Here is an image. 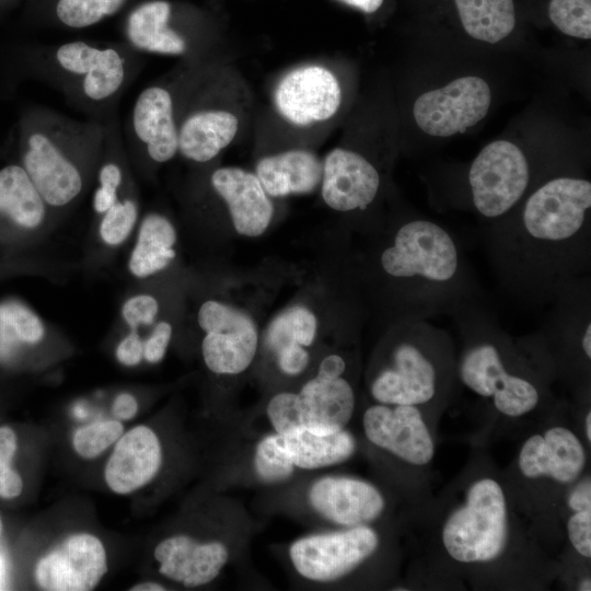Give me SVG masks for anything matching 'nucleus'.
Wrapping results in <instances>:
<instances>
[{"label": "nucleus", "instance_id": "nucleus-45", "mask_svg": "<svg viewBox=\"0 0 591 591\" xmlns=\"http://www.w3.org/2000/svg\"><path fill=\"white\" fill-rule=\"evenodd\" d=\"M567 503L572 511L591 509V483L589 478L580 482L570 491Z\"/></svg>", "mask_w": 591, "mask_h": 591}, {"label": "nucleus", "instance_id": "nucleus-13", "mask_svg": "<svg viewBox=\"0 0 591 591\" xmlns=\"http://www.w3.org/2000/svg\"><path fill=\"white\" fill-rule=\"evenodd\" d=\"M362 425L371 443L407 463L425 465L433 457V441L418 406L379 403L366 409Z\"/></svg>", "mask_w": 591, "mask_h": 591}, {"label": "nucleus", "instance_id": "nucleus-40", "mask_svg": "<svg viewBox=\"0 0 591 591\" xmlns=\"http://www.w3.org/2000/svg\"><path fill=\"white\" fill-rule=\"evenodd\" d=\"M573 548L583 557H591V509L573 511L567 523Z\"/></svg>", "mask_w": 591, "mask_h": 591}, {"label": "nucleus", "instance_id": "nucleus-4", "mask_svg": "<svg viewBox=\"0 0 591 591\" xmlns=\"http://www.w3.org/2000/svg\"><path fill=\"white\" fill-rule=\"evenodd\" d=\"M452 316L466 339L457 366L462 384L491 399L505 416L520 417L533 410L540 401L538 387L526 375L511 370L505 355L507 334L497 318L476 301L464 304Z\"/></svg>", "mask_w": 591, "mask_h": 591}, {"label": "nucleus", "instance_id": "nucleus-48", "mask_svg": "<svg viewBox=\"0 0 591 591\" xmlns=\"http://www.w3.org/2000/svg\"><path fill=\"white\" fill-rule=\"evenodd\" d=\"M339 1L348 5L355 7L366 13L375 12L383 3V0H339Z\"/></svg>", "mask_w": 591, "mask_h": 591}, {"label": "nucleus", "instance_id": "nucleus-12", "mask_svg": "<svg viewBox=\"0 0 591 591\" xmlns=\"http://www.w3.org/2000/svg\"><path fill=\"white\" fill-rule=\"evenodd\" d=\"M107 571L103 543L89 533L72 534L35 567L37 586L48 591H90Z\"/></svg>", "mask_w": 591, "mask_h": 591}, {"label": "nucleus", "instance_id": "nucleus-46", "mask_svg": "<svg viewBox=\"0 0 591 591\" xmlns=\"http://www.w3.org/2000/svg\"><path fill=\"white\" fill-rule=\"evenodd\" d=\"M346 368V360L340 355L332 354L320 362L317 375L325 379H337L343 376Z\"/></svg>", "mask_w": 591, "mask_h": 591}, {"label": "nucleus", "instance_id": "nucleus-31", "mask_svg": "<svg viewBox=\"0 0 591 591\" xmlns=\"http://www.w3.org/2000/svg\"><path fill=\"white\" fill-rule=\"evenodd\" d=\"M315 314L303 305H293L279 313L268 325L266 344L276 352L288 344L311 346L316 337Z\"/></svg>", "mask_w": 591, "mask_h": 591}, {"label": "nucleus", "instance_id": "nucleus-3", "mask_svg": "<svg viewBox=\"0 0 591 591\" xmlns=\"http://www.w3.org/2000/svg\"><path fill=\"white\" fill-rule=\"evenodd\" d=\"M106 127L80 121L53 111L30 126L21 165L51 210L74 204L99 166Z\"/></svg>", "mask_w": 591, "mask_h": 591}, {"label": "nucleus", "instance_id": "nucleus-51", "mask_svg": "<svg viewBox=\"0 0 591 591\" xmlns=\"http://www.w3.org/2000/svg\"><path fill=\"white\" fill-rule=\"evenodd\" d=\"M580 591H590L591 590V580L590 578H584L578 588Z\"/></svg>", "mask_w": 591, "mask_h": 591}, {"label": "nucleus", "instance_id": "nucleus-23", "mask_svg": "<svg viewBox=\"0 0 591 591\" xmlns=\"http://www.w3.org/2000/svg\"><path fill=\"white\" fill-rule=\"evenodd\" d=\"M300 425L315 434H331L345 429L352 417L355 391L343 376L325 379L316 375L296 393Z\"/></svg>", "mask_w": 591, "mask_h": 591}, {"label": "nucleus", "instance_id": "nucleus-36", "mask_svg": "<svg viewBox=\"0 0 591 591\" xmlns=\"http://www.w3.org/2000/svg\"><path fill=\"white\" fill-rule=\"evenodd\" d=\"M548 16L564 34L591 38V0H551Z\"/></svg>", "mask_w": 591, "mask_h": 591}, {"label": "nucleus", "instance_id": "nucleus-32", "mask_svg": "<svg viewBox=\"0 0 591 591\" xmlns=\"http://www.w3.org/2000/svg\"><path fill=\"white\" fill-rule=\"evenodd\" d=\"M45 336V323L27 304L15 299L0 302V341L36 346Z\"/></svg>", "mask_w": 591, "mask_h": 591}, {"label": "nucleus", "instance_id": "nucleus-29", "mask_svg": "<svg viewBox=\"0 0 591 591\" xmlns=\"http://www.w3.org/2000/svg\"><path fill=\"white\" fill-rule=\"evenodd\" d=\"M465 32L475 39L495 44L515 25L513 0H454Z\"/></svg>", "mask_w": 591, "mask_h": 591}, {"label": "nucleus", "instance_id": "nucleus-33", "mask_svg": "<svg viewBox=\"0 0 591 591\" xmlns=\"http://www.w3.org/2000/svg\"><path fill=\"white\" fill-rule=\"evenodd\" d=\"M138 218V199L127 185L117 201L100 217L97 224L100 241L106 247H118L135 231Z\"/></svg>", "mask_w": 591, "mask_h": 591}, {"label": "nucleus", "instance_id": "nucleus-11", "mask_svg": "<svg viewBox=\"0 0 591 591\" xmlns=\"http://www.w3.org/2000/svg\"><path fill=\"white\" fill-rule=\"evenodd\" d=\"M490 101L488 83L479 77L467 76L421 94L413 113L418 127L426 134L450 137L482 120L488 113Z\"/></svg>", "mask_w": 591, "mask_h": 591}, {"label": "nucleus", "instance_id": "nucleus-43", "mask_svg": "<svg viewBox=\"0 0 591 591\" xmlns=\"http://www.w3.org/2000/svg\"><path fill=\"white\" fill-rule=\"evenodd\" d=\"M143 338L137 331H129L116 347V358L126 367H136L143 360Z\"/></svg>", "mask_w": 591, "mask_h": 591}, {"label": "nucleus", "instance_id": "nucleus-25", "mask_svg": "<svg viewBox=\"0 0 591 591\" xmlns=\"http://www.w3.org/2000/svg\"><path fill=\"white\" fill-rule=\"evenodd\" d=\"M323 162L306 150H290L262 158L256 176L271 197L309 194L322 181Z\"/></svg>", "mask_w": 591, "mask_h": 591}, {"label": "nucleus", "instance_id": "nucleus-22", "mask_svg": "<svg viewBox=\"0 0 591 591\" xmlns=\"http://www.w3.org/2000/svg\"><path fill=\"white\" fill-rule=\"evenodd\" d=\"M154 558L163 576L193 588L218 577L229 559V551L219 541L198 543L187 535H174L157 545Z\"/></svg>", "mask_w": 591, "mask_h": 591}, {"label": "nucleus", "instance_id": "nucleus-15", "mask_svg": "<svg viewBox=\"0 0 591 591\" xmlns=\"http://www.w3.org/2000/svg\"><path fill=\"white\" fill-rule=\"evenodd\" d=\"M50 210L21 164L0 169V244L21 245L38 234Z\"/></svg>", "mask_w": 591, "mask_h": 591}, {"label": "nucleus", "instance_id": "nucleus-28", "mask_svg": "<svg viewBox=\"0 0 591 591\" xmlns=\"http://www.w3.org/2000/svg\"><path fill=\"white\" fill-rule=\"evenodd\" d=\"M281 437L293 465L304 470L339 464L348 460L356 450L354 436L345 429L331 434H315L299 429Z\"/></svg>", "mask_w": 591, "mask_h": 591}, {"label": "nucleus", "instance_id": "nucleus-14", "mask_svg": "<svg viewBox=\"0 0 591 591\" xmlns=\"http://www.w3.org/2000/svg\"><path fill=\"white\" fill-rule=\"evenodd\" d=\"M275 105L279 114L298 126L327 120L341 102V90L336 77L321 66L297 68L278 83Z\"/></svg>", "mask_w": 591, "mask_h": 591}, {"label": "nucleus", "instance_id": "nucleus-38", "mask_svg": "<svg viewBox=\"0 0 591 591\" xmlns=\"http://www.w3.org/2000/svg\"><path fill=\"white\" fill-rule=\"evenodd\" d=\"M160 311L158 299L150 293H136L128 297L121 305L120 315L128 331L139 332L153 326Z\"/></svg>", "mask_w": 591, "mask_h": 591}, {"label": "nucleus", "instance_id": "nucleus-27", "mask_svg": "<svg viewBox=\"0 0 591 591\" xmlns=\"http://www.w3.org/2000/svg\"><path fill=\"white\" fill-rule=\"evenodd\" d=\"M176 230L165 216L146 215L128 257L129 274L136 279H146L163 271L176 256Z\"/></svg>", "mask_w": 591, "mask_h": 591}, {"label": "nucleus", "instance_id": "nucleus-30", "mask_svg": "<svg viewBox=\"0 0 591 591\" xmlns=\"http://www.w3.org/2000/svg\"><path fill=\"white\" fill-rule=\"evenodd\" d=\"M117 135L109 134L106 127V138L103 154L96 169V187L93 194L92 207L101 217L120 197L128 185L127 170L119 155Z\"/></svg>", "mask_w": 591, "mask_h": 591}, {"label": "nucleus", "instance_id": "nucleus-21", "mask_svg": "<svg viewBox=\"0 0 591 591\" xmlns=\"http://www.w3.org/2000/svg\"><path fill=\"white\" fill-rule=\"evenodd\" d=\"M161 463L158 436L147 426H137L117 440L105 466V482L114 493L129 494L151 482Z\"/></svg>", "mask_w": 591, "mask_h": 591}, {"label": "nucleus", "instance_id": "nucleus-44", "mask_svg": "<svg viewBox=\"0 0 591 591\" xmlns=\"http://www.w3.org/2000/svg\"><path fill=\"white\" fill-rule=\"evenodd\" d=\"M18 447L16 434L10 427H0V473L11 467Z\"/></svg>", "mask_w": 591, "mask_h": 591}, {"label": "nucleus", "instance_id": "nucleus-7", "mask_svg": "<svg viewBox=\"0 0 591 591\" xmlns=\"http://www.w3.org/2000/svg\"><path fill=\"white\" fill-rule=\"evenodd\" d=\"M468 185L475 210L498 220L525 196L531 170L524 152L507 140L485 146L471 164Z\"/></svg>", "mask_w": 591, "mask_h": 591}, {"label": "nucleus", "instance_id": "nucleus-35", "mask_svg": "<svg viewBox=\"0 0 591 591\" xmlns=\"http://www.w3.org/2000/svg\"><path fill=\"white\" fill-rule=\"evenodd\" d=\"M280 434L263 438L255 450L254 468L260 480L277 484L288 479L294 470Z\"/></svg>", "mask_w": 591, "mask_h": 591}, {"label": "nucleus", "instance_id": "nucleus-5", "mask_svg": "<svg viewBox=\"0 0 591 591\" xmlns=\"http://www.w3.org/2000/svg\"><path fill=\"white\" fill-rule=\"evenodd\" d=\"M448 333L428 320L397 322L390 333L387 362L370 383L372 397L387 405H424L438 394L441 360L449 357Z\"/></svg>", "mask_w": 591, "mask_h": 591}, {"label": "nucleus", "instance_id": "nucleus-19", "mask_svg": "<svg viewBox=\"0 0 591 591\" xmlns=\"http://www.w3.org/2000/svg\"><path fill=\"white\" fill-rule=\"evenodd\" d=\"M587 455L578 437L565 427L531 436L519 454V468L528 478L549 477L570 484L584 468Z\"/></svg>", "mask_w": 591, "mask_h": 591}, {"label": "nucleus", "instance_id": "nucleus-16", "mask_svg": "<svg viewBox=\"0 0 591 591\" xmlns=\"http://www.w3.org/2000/svg\"><path fill=\"white\" fill-rule=\"evenodd\" d=\"M322 197L340 212L366 209L376 197L381 178L363 155L344 148L333 149L323 161Z\"/></svg>", "mask_w": 591, "mask_h": 591}, {"label": "nucleus", "instance_id": "nucleus-20", "mask_svg": "<svg viewBox=\"0 0 591 591\" xmlns=\"http://www.w3.org/2000/svg\"><path fill=\"white\" fill-rule=\"evenodd\" d=\"M210 183L228 206L235 231L244 236L262 235L269 227L274 206L256 174L225 166L213 171Z\"/></svg>", "mask_w": 591, "mask_h": 591}, {"label": "nucleus", "instance_id": "nucleus-24", "mask_svg": "<svg viewBox=\"0 0 591 591\" xmlns=\"http://www.w3.org/2000/svg\"><path fill=\"white\" fill-rule=\"evenodd\" d=\"M178 152L193 162L215 159L234 139L237 117L229 111L197 106L177 121Z\"/></svg>", "mask_w": 591, "mask_h": 591}, {"label": "nucleus", "instance_id": "nucleus-1", "mask_svg": "<svg viewBox=\"0 0 591 591\" xmlns=\"http://www.w3.org/2000/svg\"><path fill=\"white\" fill-rule=\"evenodd\" d=\"M590 208V181L557 176L535 188L518 216L496 220L487 245L501 286L517 298L540 303L589 277Z\"/></svg>", "mask_w": 591, "mask_h": 591}, {"label": "nucleus", "instance_id": "nucleus-6", "mask_svg": "<svg viewBox=\"0 0 591 591\" xmlns=\"http://www.w3.org/2000/svg\"><path fill=\"white\" fill-rule=\"evenodd\" d=\"M508 541L507 501L500 485L482 478L471 485L464 505L445 520L442 543L456 561L488 563L498 558Z\"/></svg>", "mask_w": 591, "mask_h": 591}, {"label": "nucleus", "instance_id": "nucleus-47", "mask_svg": "<svg viewBox=\"0 0 591 591\" xmlns=\"http://www.w3.org/2000/svg\"><path fill=\"white\" fill-rule=\"evenodd\" d=\"M112 410L119 420H130L138 412L137 399L129 393H120L115 397Z\"/></svg>", "mask_w": 591, "mask_h": 591}, {"label": "nucleus", "instance_id": "nucleus-34", "mask_svg": "<svg viewBox=\"0 0 591 591\" xmlns=\"http://www.w3.org/2000/svg\"><path fill=\"white\" fill-rule=\"evenodd\" d=\"M126 0H57L55 14L65 26L73 30L93 26L117 13Z\"/></svg>", "mask_w": 591, "mask_h": 591}, {"label": "nucleus", "instance_id": "nucleus-39", "mask_svg": "<svg viewBox=\"0 0 591 591\" xmlns=\"http://www.w3.org/2000/svg\"><path fill=\"white\" fill-rule=\"evenodd\" d=\"M266 413L277 434L285 436L302 429L293 392L274 395L267 404Z\"/></svg>", "mask_w": 591, "mask_h": 591}, {"label": "nucleus", "instance_id": "nucleus-41", "mask_svg": "<svg viewBox=\"0 0 591 591\" xmlns=\"http://www.w3.org/2000/svg\"><path fill=\"white\" fill-rule=\"evenodd\" d=\"M173 327L167 321H157L148 337L143 340V359L149 363L160 362L167 350Z\"/></svg>", "mask_w": 591, "mask_h": 591}, {"label": "nucleus", "instance_id": "nucleus-17", "mask_svg": "<svg viewBox=\"0 0 591 591\" xmlns=\"http://www.w3.org/2000/svg\"><path fill=\"white\" fill-rule=\"evenodd\" d=\"M130 130L137 148L152 162L164 163L176 155L178 126L170 90L152 84L140 92L132 106Z\"/></svg>", "mask_w": 591, "mask_h": 591}, {"label": "nucleus", "instance_id": "nucleus-42", "mask_svg": "<svg viewBox=\"0 0 591 591\" xmlns=\"http://www.w3.org/2000/svg\"><path fill=\"white\" fill-rule=\"evenodd\" d=\"M279 369L288 375L302 373L310 362V354L299 344H288L276 352Z\"/></svg>", "mask_w": 591, "mask_h": 591}, {"label": "nucleus", "instance_id": "nucleus-18", "mask_svg": "<svg viewBox=\"0 0 591 591\" xmlns=\"http://www.w3.org/2000/svg\"><path fill=\"white\" fill-rule=\"evenodd\" d=\"M309 501L325 519L348 528L370 523L385 507L382 494L373 485L343 476L316 480L309 490Z\"/></svg>", "mask_w": 591, "mask_h": 591}, {"label": "nucleus", "instance_id": "nucleus-8", "mask_svg": "<svg viewBox=\"0 0 591 591\" xmlns=\"http://www.w3.org/2000/svg\"><path fill=\"white\" fill-rule=\"evenodd\" d=\"M53 71L69 83V90L86 103L114 99L126 84L129 67L125 53L83 40L59 45L51 53Z\"/></svg>", "mask_w": 591, "mask_h": 591}, {"label": "nucleus", "instance_id": "nucleus-52", "mask_svg": "<svg viewBox=\"0 0 591 591\" xmlns=\"http://www.w3.org/2000/svg\"><path fill=\"white\" fill-rule=\"evenodd\" d=\"M0 532H1V521H0Z\"/></svg>", "mask_w": 591, "mask_h": 591}, {"label": "nucleus", "instance_id": "nucleus-26", "mask_svg": "<svg viewBox=\"0 0 591 591\" xmlns=\"http://www.w3.org/2000/svg\"><path fill=\"white\" fill-rule=\"evenodd\" d=\"M172 7L165 0L137 5L127 16L125 35L136 50L181 56L188 50L185 37L171 25Z\"/></svg>", "mask_w": 591, "mask_h": 591}, {"label": "nucleus", "instance_id": "nucleus-49", "mask_svg": "<svg viewBox=\"0 0 591 591\" xmlns=\"http://www.w3.org/2000/svg\"><path fill=\"white\" fill-rule=\"evenodd\" d=\"M131 591H163L165 588L157 582L146 581L137 583L130 588Z\"/></svg>", "mask_w": 591, "mask_h": 591}, {"label": "nucleus", "instance_id": "nucleus-37", "mask_svg": "<svg viewBox=\"0 0 591 591\" xmlns=\"http://www.w3.org/2000/svg\"><path fill=\"white\" fill-rule=\"evenodd\" d=\"M119 420L96 421L79 428L72 438L76 452L85 459H93L103 453L123 434Z\"/></svg>", "mask_w": 591, "mask_h": 591}, {"label": "nucleus", "instance_id": "nucleus-50", "mask_svg": "<svg viewBox=\"0 0 591 591\" xmlns=\"http://www.w3.org/2000/svg\"><path fill=\"white\" fill-rule=\"evenodd\" d=\"M584 432L588 441H591V413L589 412L584 420Z\"/></svg>", "mask_w": 591, "mask_h": 591}, {"label": "nucleus", "instance_id": "nucleus-9", "mask_svg": "<svg viewBox=\"0 0 591 591\" xmlns=\"http://www.w3.org/2000/svg\"><path fill=\"white\" fill-rule=\"evenodd\" d=\"M205 332L201 355L216 374L234 375L245 371L258 348V331L250 315L217 300L205 301L197 313Z\"/></svg>", "mask_w": 591, "mask_h": 591}, {"label": "nucleus", "instance_id": "nucleus-10", "mask_svg": "<svg viewBox=\"0 0 591 591\" xmlns=\"http://www.w3.org/2000/svg\"><path fill=\"white\" fill-rule=\"evenodd\" d=\"M378 545V533L364 524L297 540L289 548V556L302 577L327 582L352 571Z\"/></svg>", "mask_w": 591, "mask_h": 591}, {"label": "nucleus", "instance_id": "nucleus-2", "mask_svg": "<svg viewBox=\"0 0 591 591\" xmlns=\"http://www.w3.org/2000/svg\"><path fill=\"white\" fill-rule=\"evenodd\" d=\"M378 263L398 292V322L453 315L476 301V286L459 242L429 219L399 224L381 250Z\"/></svg>", "mask_w": 591, "mask_h": 591}]
</instances>
